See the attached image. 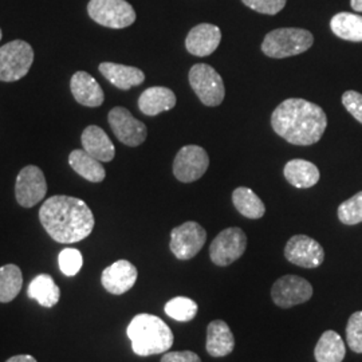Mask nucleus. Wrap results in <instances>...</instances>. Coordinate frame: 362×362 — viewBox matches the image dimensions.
Masks as SVG:
<instances>
[{"label": "nucleus", "mask_w": 362, "mask_h": 362, "mask_svg": "<svg viewBox=\"0 0 362 362\" xmlns=\"http://www.w3.org/2000/svg\"><path fill=\"white\" fill-rule=\"evenodd\" d=\"M342 104L351 116L362 124V94L358 91L348 90L342 94Z\"/></svg>", "instance_id": "nucleus-34"}, {"label": "nucleus", "mask_w": 362, "mask_h": 362, "mask_svg": "<svg viewBox=\"0 0 362 362\" xmlns=\"http://www.w3.org/2000/svg\"><path fill=\"white\" fill-rule=\"evenodd\" d=\"M313 43L314 37L308 30L293 27L276 28L264 37L262 52L270 58L282 59L308 52Z\"/></svg>", "instance_id": "nucleus-4"}, {"label": "nucleus", "mask_w": 362, "mask_h": 362, "mask_svg": "<svg viewBox=\"0 0 362 362\" xmlns=\"http://www.w3.org/2000/svg\"><path fill=\"white\" fill-rule=\"evenodd\" d=\"M176 106L175 93L164 86H153L144 90L139 98V109L145 116H157Z\"/></svg>", "instance_id": "nucleus-20"}, {"label": "nucleus", "mask_w": 362, "mask_h": 362, "mask_svg": "<svg viewBox=\"0 0 362 362\" xmlns=\"http://www.w3.org/2000/svg\"><path fill=\"white\" fill-rule=\"evenodd\" d=\"M284 175L286 180L299 189L314 187L321 177L320 169L317 168V165L302 158L290 160L285 165Z\"/></svg>", "instance_id": "nucleus-22"}, {"label": "nucleus", "mask_w": 362, "mask_h": 362, "mask_svg": "<svg viewBox=\"0 0 362 362\" xmlns=\"http://www.w3.org/2000/svg\"><path fill=\"white\" fill-rule=\"evenodd\" d=\"M109 125L117 139L128 146H139L146 140L148 129L145 124L132 116L128 109L116 106L109 112Z\"/></svg>", "instance_id": "nucleus-13"}, {"label": "nucleus", "mask_w": 362, "mask_h": 362, "mask_svg": "<svg viewBox=\"0 0 362 362\" xmlns=\"http://www.w3.org/2000/svg\"><path fill=\"white\" fill-rule=\"evenodd\" d=\"M247 248V236L239 227H230L223 230L212 240L209 246V257L212 263L220 267L233 264L240 258Z\"/></svg>", "instance_id": "nucleus-8"}, {"label": "nucleus", "mask_w": 362, "mask_h": 362, "mask_svg": "<svg viewBox=\"0 0 362 362\" xmlns=\"http://www.w3.org/2000/svg\"><path fill=\"white\" fill-rule=\"evenodd\" d=\"M47 194V182L43 172L35 165H27L16 177L15 196L19 206L31 208L37 206Z\"/></svg>", "instance_id": "nucleus-12"}, {"label": "nucleus", "mask_w": 362, "mask_h": 362, "mask_svg": "<svg viewBox=\"0 0 362 362\" xmlns=\"http://www.w3.org/2000/svg\"><path fill=\"white\" fill-rule=\"evenodd\" d=\"M70 89L78 104L98 107L104 104L105 94L100 83L86 71H77L70 81Z\"/></svg>", "instance_id": "nucleus-17"}, {"label": "nucleus", "mask_w": 362, "mask_h": 362, "mask_svg": "<svg viewBox=\"0 0 362 362\" xmlns=\"http://www.w3.org/2000/svg\"><path fill=\"white\" fill-rule=\"evenodd\" d=\"M208 354L212 357H226L233 353L235 348V337L230 326L224 321L215 320L207 327Z\"/></svg>", "instance_id": "nucleus-21"}, {"label": "nucleus", "mask_w": 362, "mask_h": 362, "mask_svg": "<svg viewBox=\"0 0 362 362\" xmlns=\"http://www.w3.org/2000/svg\"><path fill=\"white\" fill-rule=\"evenodd\" d=\"M330 27L338 38L362 42V16L357 13H337L330 21Z\"/></svg>", "instance_id": "nucleus-27"}, {"label": "nucleus", "mask_w": 362, "mask_h": 362, "mask_svg": "<svg viewBox=\"0 0 362 362\" xmlns=\"http://www.w3.org/2000/svg\"><path fill=\"white\" fill-rule=\"evenodd\" d=\"M83 149L101 163H109L115 158L116 149L105 130L97 125H90L82 133Z\"/></svg>", "instance_id": "nucleus-19"}, {"label": "nucleus", "mask_w": 362, "mask_h": 362, "mask_svg": "<svg viewBox=\"0 0 362 362\" xmlns=\"http://www.w3.org/2000/svg\"><path fill=\"white\" fill-rule=\"evenodd\" d=\"M346 341L350 349L362 353V311H356L350 315L346 325Z\"/></svg>", "instance_id": "nucleus-32"}, {"label": "nucleus", "mask_w": 362, "mask_h": 362, "mask_svg": "<svg viewBox=\"0 0 362 362\" xmlns=\"http://www.w3.org/2000/svg\"><path fill=\"white\" fill-rule=\"evenodd\" d=\"M314 294L313 286L309 281L298 275L281 276L272 288L274 303L282 309H290L293 306L308 302Z\"/></svg>", "instance_id": "nucleus-11"}, {"label": "nucleus", "mask_w": 362, "mask_h": 362, "mask_svg": "<svg viewBox=\"0 0 362 362\" xmlns=\"http://www.w3.org/2000/svg\"><path fill=\"white\" fill-rule=\"evenodd\" d=\"M247 7L259 13L276 15L285 8L287 0H242Z\"/></svg>", "instance_id": "nucleus-33"}, {"label": "nucleus", "mask_w": 362, "mask_h": 362, "mask_svg": "<svg viewBox=\"0 0 362 362\" xmlns=\"http://www.w3.org/2000/svg\"><path fill=\"white\" fill-rule=\"evenodd\" d=\"M28 297L37 300L43 308H52L59 302L61 290L50 275L40 274L28 286Z\"/></svg>", "instance_id": "nucleus-25"}, {"label": "nucleus", "mask_w": 362, "mask_h": 362, "mask_svg": "<svg viewBox=\"0 0 362 362\" xmlns=\"http://www.w3.org/2000/svg\"><path fill=\"white\" fill-rule=\"evenodd\" d=\"M197 310H199L197 303L194 299L187 297L172 298L165 303V308H164L165 314L179 322L192 321L197 314Z\"/></svg>", "instance_id": "nucleus-29"}, {"label": "nucleus", "mask_w": 362, "mask_h": 362, "mask_svg": "<svg viewBox=\"0 0 362 362\" xmlns=\"http://www.w3.org/2000/svg\"><path fill=\"white\" fill-rule=\"evenodd\" d=\"M160 362H202V358L191 350H179L165 353Z\"/></svg>", "instance_id": "nucleus-35"}, {"label": "nucleus", "mask_w": 362, "mask_h": 362, "mask_svg": "<svg viewBox=\"0 0 362 362\" xmlns=\"http://www.w3.org/2000/svg\"><path fill=\"white\" fill-rule=\"evenodd\" d=\"M221 40V31L218 26L202 23L194 26L187 35L185 47L196 57H208L216 52Z\"/></svg>", "instance_id": "nucleus-16"}, {"label": "nucleus", "mask_w": 362, "mask_h": 362, "mask_svg": "<svg viewBox=\"0 0 362 362\" xmlns=\"http://www.w3.org/2000/svg\"><path fill=\"white\" fill-rule=\"evenodd\" d=\"M350 4L356 13H362V0H350Z\"/></svg>", "instance_id": "nucleus-37"}, {"label": "nucleus", "mask_w": 362, "mask_h": 362, "mask_svg": "<svg viewBox=\"0 0 362 362\" xmlns=\"http://www.w3.org/2000/svg\"><path fill=\"white\" fill-rule=\"evenodd\" d=\"M345 354V342L334 330L325 332L314 349L317 362H342Z\"/></svg>", "instance_id": "nucleus-24"}, {"label": "nucleus", "mask_w": 362, "mask_h": 362, "mask_svg": "<svg viewBox=\"0 0 362 362\" xmlns=\"http://www.w3.org/2000/svg\"><path fill=\"white\" fill-rule=\"evenodd\" d=\"M285 257L299 267L317 269L324 263V247L308 235H296L286 245Z\"/></svg>", "instance_id": "nucleus-14"}, {"label": "nucleus", "mask_w": 362, "mask_h": 362, "mask_svg": "<svg viewBox=\"0 0 362 362\" xmlns=\"http://www.w3.org/2000/svg\"><path fill=\"white\" fill-rule=\"evenodd\" d=\"M272 127L287 143L309 146L322 139L327 117L320 105L302 98H288L272 112Z\"/></svg>", "instance_id": "nucleus-2"}, {"label": "nucleus", "mask_w": 362, "mask_h": 362, "mask_svg": "<svg viewBox=\"0 0 362 362\" xmlns=\"http://www.w3.org/2000/svg\"><path fill=\"white\" fill-rule=\"evenodd\" d=\"M34 62L33 47L21 39L0 47V81L15 82L27 76Z\"/></svg>", "instance_id": "nucleus-5"}, {"label": "nucleus", "mask_w": 362, "mask_h": 362, "mask_svg": "<svg viewBox=\"0 0 362 362\" xmlns=\"http://www.w3.org/2000/svg\"><path fill=\"white\" fill-rule=\"evenodd\" d=\"M338 219L346 226H354L362 221V191L344 202L338 207Z\"/></svg>", "instance_id": "nucleus-30"}, {"label": "nucleus", "mask_w": 362, "mask_h": 362, "mask_svg": "<svg viewBox=\"0 0 362 362\" xmlns=\"http://www.w3.org/2000/svg\"><path fill=\"white\" fill-rule=\"evenodd\" d=\"M88 13L95 23L109 28H125L136 22V11L127 0H90Z\"/></svg>", "instance_id": "nucleus-7"}, {"label": "nucleus", "mask_w": 362, "mask_h": 362, "mask_svg": "<svg viewBox=\"0 0 362 362\" xmlns=\"http://www.w3.org/2000/svg\"><path fill=\"white\" fill-rule=\"evenodd\" d=\"M98 69L100 73L119 90H129L134 86H140L145 81L143 70L137 67L104 62Z\"/></svg>", "instance_id": "nucleus-18"}, {"label": "nucleus", "mask_w": 362, "mask_h": 362, "mask_svg": "<svg viewBox=\"0 0 362 362\" xmlns=\"http://www.w3.org/2000/svg\"><path fill=\"white\" fill-rule=\"evenodd\" d=\"M39 220L58 243H77L86 239L94 228V215L89 206L77 197L57 194L39 209Z\"/></svg>", "instance_id": "nucleus-1"}, {"label": "nucleus", "mask_w": 362, "mask_h": 362, "mask_svg": "<svg viewBox=\"0 0 362 362\" xmlns=\"http://www.w3.org/2000/svg\"><path fill=\"white\" fill-rule=\"evenodd\" d=\"M209 167V157L199 145L182 146L173 161V175L181 182H194L203 177Z\"/></svg>", "instance_id": "nucleus-10"}, {"label": "nucleus", "mask_w": 362, "mask_h": 362, "mask_svg": "<svg viewBox=\"0 0 362 362\" xmlns=\"http://www.w3.org/2000/svg\"><path fill=\"white\" fill-rule=\"evenodd\" d=\"M127 333L132 342V349L141 357L165 353L172 348L175 341L168 325L152 314L136 315L130 321Z\"/></svg>", "instance_id": "nucleus-3"}, {"label": "nucleus", "mask_w": 362, "mask_h": 362, "mask_svg": "<svg viewBox=\"0 0 362 362\" xmlns=\"http://www.w3.org/2000/svg\"><path fill=\"white\" fill-rule=\"evenodd\" d=\"M0 40H1V30H0Z\"/></svg>", "instance_id": "nucleus-38"}, {"label": "nucleus", "mask_w": 362, "mask_h": 362, "mask_svg": "<svg viewBox=\"0 0 362 362\" xmlns=\"http://www.w3.org/2000/svg\"><path fill=\"white\" fill-rule=\"evenodd\" d=\"M69 164L85 180L101 182L106 177V172L101 161L89 155L85 149L73 151L69 156Z\"/></svg>", "instance_id": "nucleus-23"}, {"label": "nucleus", "mask_w": 362, "mask_h": 362, "mask_svg": "<svg viewBox=\"0 0 362 362\" xmlns=\"http://www.w3.org/2000/svg\"><path fill=\"white\" fill-rule=\"evenodd\" d=\"M139 272L136 266L128 260H117L106 267L101 275V284L105 290L113 296H121L129 291L137 281Z\"/></svg>", "instance_id": "nucleus-15"}, {"label": "nucleus", "mask_w": 362, "mask_h": 362, "mask_svg": "<svg viewBox=\"0 0 362 362\" xmlns=\"http://www.w3.org/2000/svg\"><path fill=\"white\" fill-rule=\"evenodd\" d=\"M6 362H38L35 360V357L30 356V354H19V356H13L11 358H8Z\"/></svg>", "instance_id": "nucleus-36"}, {"label": "nucleus", "mask_w": 362, "mask_h": 362, "mask_svg": "<svg viewBox=\"0 0 362 362\" xmlns=\"http://www.w3.org/2000/svg\"><path fill=\"white\" fill-rule=\"evenodd\" d=\"M233 203L238 212L247 219H260L266 212V207L258 194L247 187H239L233 191Z\"/></svg>", "instance_id": "nucleus-26"}, {"label": "nucleus", "mask_w": 362, "mask_h": 362, "mask_svg": "<svg viewBox=\"0 0 362 362\" xmlns=\"http://www.w3.org/2000/svg\"><path fill=\"white\" fill-rule=\"evenodd\" d=\"M59 269L61 272L65 274L66 276H74L78 272H81L83 259L82 254L78 251L77 248H65L59 254Z\"/></svg>", "instance_id": "nucleus-31"}, {"label": "nucleus", "mask_w": 362, "mask_h": 362, "mask_svg": "<svg viewBox=\"0 0 362 362\" xmlns=\"http://www.w3.org/2000/svg\"><path fill=\"white\" fill-rule=\"evenodd\" d=\"M189 83L196 95L206 106H219L224 95L226 88L219 73L207 64H197L189 70Z\"/></svg>", "instance_id": "nucleus-6"}, {"label": "nucleus", "mask_w": 362, "mask_h": 362, "mask_svg": "<svg viewBox=\"0 0 362 362\" xmlns=\"http://www.w3.org/2000/svg\"><path fill=\"white\" fill-rule=\"evenodd\" d=\"M207 233L196 221H185L170 233L169 248L172 254L180 260L194 258L206 245Z\"/></svg>", "instance_id": "nucleus-9"}, {"label": "nucleus", "mask_w": 362, "mask_h": 362, "mask_svg": "<svg viewBox=\"0 0 362 362\" xmlns=\"http://www.w3.org/2000/svg\"><path fill=\"white\" fill-rule=\"evenodd\" d=\"M23 286L22 272L16 264H6L0 267V302H13Z\"/></svg>", "instance_id": "nucleus-28"}]
</instances>
